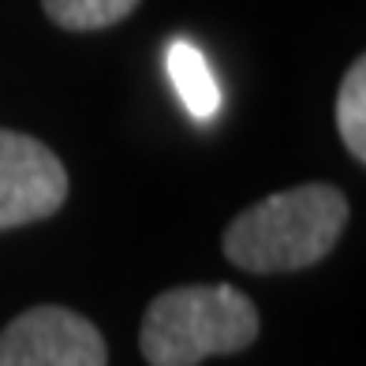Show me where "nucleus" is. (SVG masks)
<instances>
[{
	"mask_svg": "<svg viewBox=\"0 0 366 366\" xmlns=\"http://www.w3.org/2000/svg\"><path fill=\"white\" fill-rule=\"evenodd\" d=\"M347 198L332 183H303L243 209L224 228V254L247 273H288L322 262L340 239Z\"/></svg>",
	"mask_w": 366,
	"mask_h": 366,
	"instance_id": "nucleus-1",
	"label": "nucleus"
},
{
	"mask_svg": "<svg viewBox=\"0 0 366 366\" xmlns=\"http://www.w3.org/2000/svg\"><path fill=\"white\" fill-rule=\"evenodd\" d=\"M258 337V310L232 285H187L149 303L139 344L149 366H198L232 355Z\"/></svg>",
	"mask_w": 366,
	"mask_h": 366,
	"instance_id": "nucleus-2",
	"label": "nucleus"
},
{
	"mask_svg": "<svg viewBox=\"0 0 366 366\" xmlns=\"http://www.w3.org/2000/svg\"><path fill=\"white\" fill-rule=\"evenodd\" d=\"M109 352L94 322L68 307L23 310L0 332V366H105Z\"/></svg>",
	"mask_w": 366,
	"mask_h": 366,
	"instance_id": "nucleus-3",
	"label": "nucleus"
},
{
	"mask_svg": "<svg viewBox=\"0 0 366 366\" xmlns=\"http://www.w3.org/2000/svg\"><path fill=\"white\" fill-rule=\"evenodd\" d=\"M68 198V172L45 142L0 127V232L41 221Z\"/></svg>",
	"mask_w": 366,
	"mask_h": 366,
	"instance_id": "nucleus-4",
	"label": "nucleus"
},
{
	"mask_svg": "<svg viewBox=\"0 0 366 366\" xmlns=\"http://www.w3.org/2000/svg\"><path fill=\"white\" fill-rule=\"evenodd\" d=\"M169 79L179 94L183 109H187L194 120H213L221 112V86H217V75H213L206 53L191 41L176 38L169 45Z\"/></svg>",
	"mask_w": 366,
	"mask_h": 366,
	"instance_id": "nucleus-5",
	"label": "nucleus"
},
{
	"mask_svg": "<svg viewBox=\"0 0 366 366\" xmlns=\"http://www.w3.org/2000/svg\"><path fill=\"white\" fill-rule=\"evenodd\" d=\"M337 127L352 157H366V60L359 56L347 68L340 94H337Z\"/></svg>",
	"mask_w": 366,
	"mask_h": 366,
	"instance_id": "nucleus-6",
	"label": "nucleus"
},
{
	"mask_svg": "<svg viewBox=\"0 0 366 366\" xmlns=\"http://www.w3.org/2000/svg\"><path fill=\"white\" fill-rule=\"evenodd\" d=\"M45 15L64 30H102L127 19L139 0H41Z\"/></svg>",
	"mask_w": 366,
	"mask_h": 366,
	"instance_id": "nucleus-7",
	"label": "nucleus"
}]
</instances>
